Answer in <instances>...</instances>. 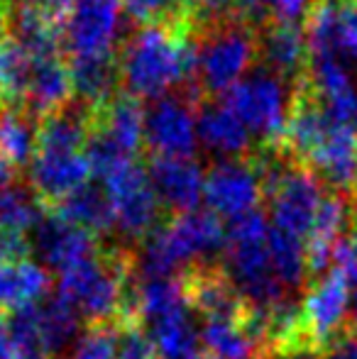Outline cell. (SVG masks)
I'll use <instances>...</instances> for the list:
<instances>
[{
    "label": "cell",
    "mask_w": 357,
    "mask_h": 359,
    "mask_svg": "<svg viewBox=\"0 0 357 359\" xmlns=\"http://www.w3.org/2000/svg\"><path fill=\"white\" fill-rule=\"evenodd\" d=\"M196 39L189 25H144L123 39L118 72L123 93L137 100H159L169 93L194 95ZM198 103V100H196Z\"/></svg>",
    "instance_id": "obj_1"
},
{
    "label": "cell",
    "mask_w": 357,
    "mask_h": 359,
    "mask_svg": "<svg viewBox=\"0 0 357 359\" xmlns=\"http://www.w3.org/2000/svg\"><path fill=\"white\" fill-rule=\"evenodd\" d=\"M191 29L196 39V100L201 103L225 95L257 62V27L240 15L228 13L196 27L191 25Z\"/></svg>",
    "instance_id": "obj_2"
},
{
    "label": "cell",
    "mask_w": 357,
    "mask_h": 359,
    "mask_svg": "<svg viewBox=\"0 0 357 359\" xmlns=\"http://www.w3.org/2000/svg\"><path fill=\"white\" fill-rule=\"evenodd\" d=\"M218 250H225V227L220 217L208 210H191L174 215L144 237L133 269H137L142 279L174 276L186 266L191 269L201 264Z\"/></svg>",
    "instance_id": "obj_3"
},
{
    "label": "cell",
    "mask_w": 357,
    "mask_h": 359,
    "mask_svg": "<svg viewBox=\"0 0 357 359\" xmlns=\"http://www.w3.org/2000/svg\"><path fill=\"white\" fill-rule=\"evenodd\" d=\"M44 8L59 25V47L72 57L118 54L123 44L120 0H49Z\"/></svg>",
    "instance_id": "obj_4"
},
{
    "label": "cell",
    "mask_w": 357,
    "mask_h": 359,
    "mask_svg": "<svg viewBox=\"0 0 357 359\" xmlns=\"http://www.w3.org/2000/svg\"><path fill=\"white\" fill-rule=\"evenodd\" d=\"M299 86L286 83L264 67H255L223 95V103L240 118L260 144H276L289 123Z\"/></svg>",
    "instance_id": "obj_5"
},
{
    "label": "cell",
    "mask_w": 357,
    "mask_h": 359,
    "mask_svg": "<svg viewBox=\"0 0 357 359\" xmlns=\"http://www.w3.org/2000/svg\"><path fill=\"white\" fill-rule=\"evenodd\" d=\"M100 184L113 205L115 232L125 242H142L157 227L162 213L147 169L137 159H128Z\"/></svg>",
    "instance_id": "obj_6"
},
{
    "label": "cell",
    "mask_w": 357,
    "mask_h": 359,
    "mask_svg": "<svg viewBox=\"0 0 357 359\" xmlns=\"http://www.w3.org/2000/svg\"><path fill=\"white\" fill-rule=\"evenodd\" d=\"M264 196L269 201L271 225L309 242L316 213L325 196L323 184L316 179L314 171H309L296 159H289L284 169L276 174V179L267 186Z\"/></svg>",
    "instance_id": "obj_7"
},
{
    "label": "cell",
    "mask_w": 357,
    "mask_h": 359,
    "mask_svg": "<svg viewBox=\"0 0 357 359\" xmlns=\"http://www.w3.org/2000/svg\"><path fill=\"white\" fill-rule=\"evenodd\" d=\"M316 284L301 301V318H304L306 342L316 350L325 352L340 337L350 335V301L353 288L335 269L325 271L314 279Z\"/></svg>",
    "instance_id": "obj_8"
},
{
    "label": "cell",
    "mask_w": 357,
    "mask_h": 359,
    "mask_svg": "<svg viewBox=\"0 0 357 359\" xmlns=\"http://www.w3.org/2000/svg\"><path fill=\"white\" fill-rule=\"evenodd\" d=\"M196 105L198 103L184 90L149 103L144 110V147L152 151V156L194 159L198 149Z\"/></svg>",
    "instance_id": "obj_9"
},
{
    "label": "cell",
    "mask_w": 357,
    "mask_h": 359,
    "mask_svg": "<svg viewBox=\"0 0 357 359\" xmlns=\"http://www.w3.org/2000/svg\"><path fill=\"white\" fill-rule=\"evenodd\" d=\"M264 189L250 159H220L210 166L203 181V201L208 213L233 220L257 210Z\"/></svg>",
    "instance_id": "obj_10"
},
{
    "label": "cell",
    "mask_w": 357,
    "mask_h": 359,
    "mask_svg": "<svg viewBox=\"0 0 357 359\" xmlns=\"http://www.w3.org/2000/svg\"><path fill=\"white\" fill-rule=\"evenodd\" d=\"M32 252L42 259V266L54 269L59 274L69 271L72 266L88 262L103 252L100 240H95L90 232L81 230L74 222L64 220L54 210H44L42 220L32 230Z\"/></svg>",
    "instance_id": "obj_11"
},
{
    "label": "cell",
    "mask_w": 357,
    "mask_h": 359,
    "mask_svg": "<svg viewBox=\"0 0 357 359\" xmlns=\"http://www.w3.org/2000/svg\"><path fill=\"white\" fill-rule=\"evenodd\" d=\"M29 186L44 205H57L76 189L88 184L90 166L83 151L37 149L27 166Z\"/></svg>",
    "instance_id": "obj_12"
},
{
    "label": "cell",
    "mask_w": 357,
    "mask_h": 359,
    "mask_svg": "<svg viewBox=\"0 0 357 359\" xmlns=\"http://www.w3.org/2000/svg\"><path fill=\"white\" fill-rule=\"evenodd\" d=\"M147 176L162 208L174 215H184L198 208L203 201L206 174L196 159H172V156H152Z\"/></svg>",
    "instance_id": "obj_13"
},
{
    "label": "cell",
    "mask_w": 357,
    "mask_h": 359,
    "mask_svg": "<svg viewBox=\"0 0 357 359\" xmlns=\"http://www.w3.org/2000/svg\"><path fill=\"white\" fill-rule=\"evenodd\" d=\"M260 67L269 69L291 86H301L309 69V47L301 25L264 22L257 27Z\"/></svg>",
    "instance_id": "obj_14"
},
{
    "label": "cell",
    "mask_w": 357,
    "mask_h": 359,
    "mask_svg": "<svg viewBox=\"0 0 357 359\" xmlns=\"http://www.w3.org/2000/svg\"><path fill=\"white\" fill-rule=\"evenodd\" d=\"M196 137L206 151L220 159H245L252 154V135L223 100H201L196 105Z\"/></svg>",
    "instance_id": "obj_15"
},
{
    "label": "cell",
    "mask_w": 357,
    "mask_h": 359,
    "mask_svg": "<svg viewBox=\"0 0 357 359\" xmlns=\"http://www.w3.org/2000/svg\"><path fill=\"white\" fill-rule=\"evenodd\" d=\"M8 39L32 59L59 57V25L44 5H8Z\"/></svg>",
    "instance_id": "obj_16"
},
{
    "label": "cell",
    "mask_w": 357,
    "mask_h": 359,
    "mask_svg": "<svg viewBox=\"0 0 357 359\" xmlns=\"http://www.w3.org/2000/svg\"><path fill=\"white\" fill-rule=\"evenodd\" d=\"M74 86L72 74H69V64L59 57L47 59H34L32 76H29L27 93H25L22 108L37 120L47 118V115L57 113L59 108L72 103Z\"/></svg>",
    "instance_id": "obj_17"
},
{
    "label": "cell",
    "mask_w": 357,
    "mask_h": 359,
    "mask_svg": "<svg viewBox=\"0 0 357 359\" xmlns=\"http://www.w3.org/2000/svg\"><path fill=\"white\" fill-rule=\"evenodd\" d=\"M69 74L76 100L88 110H98L120 93L118 54H100V57H72Z\"/></svg>",
    "instance_id": "obj_18"
},
{
    "label": "cell",
    "mask_w": 357,
    "mask_h": 359,
    "mask_svg": "<svg viewBox=\"0 0 357 359\" xmlns=\"http://www.w3.org/2000/svg\"><path fill=\"white\" fill-rule=\"evenodd\" d=\"M93 128L108 135L128 156H135L144 144L142 100L128 93H118L103 108L93 110Z\"/></svg>",
    "instance_id": "obj_19"
},
{
    "label": "cell",
    "mask_w": 357,
    "mask_h": 359,
    "mask_svg": "<svg viewBox=\"0 0 357 359\" xmlns=\"http://www.w3.org/2000/svg\"><path fill=\"white\" fill-rule=\"evenodd\" d=\"M49 274L29 259L0 262V318L47 298Z\"/></svg>",
    "instance_id": "obj_20"
},
{
    "label": "cell",
    "mask_w": 357,
    "mask_h": 359,
    "mask_svg": "<svg viewBox=\"0 0 357 359\" xmlns=\"http://www.w3.org/2000/svg\"><path fill=\"white\" fill-rule=\"evenodd\" d=\"M52 210L57 215H62L64 220L74 222V225H79L81 230L90 232L95 240L108 237L115 232L113 205H110L103 186H95V184L81 186V189H76L72 196L59 201Z\"/></svg>",
    "instance_id": "obj_21"
},
{
    "label": "cell",
    "mask_w": 357,
    "mask_h": 359,
    "mask_svg": "<svg viewBox=\"0 0 357 359\" xmlns=\"http://www.w3.org/2000/svg\"><path fill=\"white\" fill-rule=\"evenodd\" d=\"M37 125L22 105L0 103V161L15 169L29 166L37 151Z\"/></svg>",
    "instance_id": "obj_22"
},
{
    "label": "cell",
    "mask_w": 357,
    "mask_h": 359,
    "mask_svg": "<svg viewBox=\"0 0 357 359\" xmlns=\"http://www.w3.org/2000/svg\"><path fill=\"white\" fill-rule=\"evenodd\" d=\"M79 313L54 293L37 303V347L44 357H57L76 340Z\"/></svg>",
    "instance_id": "obj_23"
},
{
    "label": "cell",
    "mask_w": 357,
    "mask_h": 359,
    "mask_svg": "<svg viewBox=\"0 0 357 359\" xmlns=\"http://www.w3.org/2000/svg\"><path fill=\"white\" fill-rule=\"evenodd\" d=\"M267 250H269V262H271V269H274V276L294 296L311 279L306 242L299 240L296 235H291V232L281 230V227L271 225L267 235Z\"/></svg>",
    "instance_id": "obj_24"
},
{
    "label": "cell",
    "mask_w": 357,
    "mask_h": 359,
    "mask_svg": "<svg viewBox=\"0 0 357 359\" xmlns=\"http://www.w3.org/2000/svg\"><path fill=\"white\" fill-rule=\"evenodd\" d=\"M198 340L215 359H255L260 355V342L248 320H203Z\"/></svg>",
    "instance_id": "obj_25"
},
{
    "label": "cell",
    "mask_w": 357,
    "mask_h": 359,
    "mask_svg": "<svg viewBox=\"0 0 357 359\" xmlns=\"http://www.w3.org/2000/svg\"><path fill=\"white\" fill-rule=\"evenodd\" d=\"M144 332L152 340L154 355H159L162 359H191L194 355H198L196 352L198 330L194 327L191 308L144 327Z\"/></svg>",
    "instance_id": "obj_26"
},
{
    "label": "cell",
    "mask_w": 357,
    "mask_h": 359,
    "mask_svg": "<svg viewBox=\"0 0 357 359\" xmlns=\"http://www.w3.org/2000/svg\"><path fill=\"white\" fill-rule=\"evenodd\" d=\"M42 215L44 203L37 198L32 186L22 184V179L0 189V230L25 235L34 230Z\"/></svg>",
    "instance_id": "obj_27"
},
{
    "label": "cell",
    "mask_w": 357,
    "mask_h": 359,
    "mask_svg": "<svg viewBox=\"0 0 357 359\" xmlns=\"http://www.w3.org/2000/svg\"><path fill=\"white\" fill-rule=\"evenodd\" d=\"M32 67L34 59L22 47H18L10 39L3 44L0 49V103L22 105Z\"/></svg>",
    "instance_id": "obj_28"
},
{
    "label": "cell",
    "mask_w": 357,
    "mask_h": 359,
    "mask_svg": "<svg viewBox=\"0 0 357 359\" xmlns=\"http://www.w3.org/2000/svg\"><path fill=\"white\" fill-rule=\"evenodd\" d=\"M130 20L137 25H189L191 13L186 0H120Z\"/></svg>",
    "instance_id": "obj_29"
},
{
    "label": "cell",
    "mask_w": 357,
    "mask_h": 359,
    "mask_svg": "<svg viewBox=\"0 0 357 359\" xmlns=\"http://www.w3.org/2000/svg\"><path fill=\"white\" fill-rule=\"evenodd\" d=\"M120 323H95L74 342L69 359H118Z\"/></svg>",
    "instance_id": "obj_30"
},
{
    "label": "cell",
    "mask_w": 357,
    "mask_h": 359,
    "mask_svg": "<svg viewBox=\"0 0 357 359\" xmlns=\"http://www.w3.org/2000/svg\"><path fill=\"white\" fill-rule=\"evenodd\" d=\"M333 49L335 59L343 62L348 69L357 64V3L353 0H338Z\"/></svg>",
    "instance_id": "obj_31"
},
{
    "label": "cell",
    "mask_w": 357,
    "mask_h": 359,
    "mask_svg": "<svg viewBox=\"0 0 357 359\" xmlns=\"http://www.w3.org/2000/svg\"><path fill=\"white\" fill-rule=\"evenodd\" d=\"M335 271L343 274L350 288L357 291V235H345L333 247Z\"/></svg>",
    "instance_id": "obj_32"
},
{
    "label": "cell",
    "mask_w": 357,
    "mask_h": 359,
    "mask_svg": "<svg viewBox=\"0 0 357 359\" xmlns=\"http://www.w3.org/2000/svg\"><path fill=\"white\" fill-rule=\"evenodd\" d=\"M314 0H274L267 22H284V25H299L306 20Z\"/></svg>",
    "instance_id": "obj_33"
},
{
    "label": "cell",
    "mask_w": 357,
    "mask_h": 359,
    "mask_svg": "<svg viewBox=\"0 0 357 359\" xmlns=\"http://www.w3.org/2000/svg\"><path fill=\"white\" fill-rule=\"evenodd\" d=\"M191 13V25H203L208 20L223 18L233 8V0H186Z\"/></svg>",
    "instance_id": "obj_34"
},
{
    "label": "cell",
    "mask_w": 357,
    "mask_h": 359,
    "mask_svg": "<svg viewBox=\"0 0 357 359\" xmlns=\"http://www.w3.org/2000/svg\"><path fill=\"white\" fill-rule=\"evenodd\" d=\"M271 5H274V0H233V13L248 20L255 27H260L269 20Z\"/></svg>",
    "instance_id": "obj_35"
},
{
    "label": "cell",
    "mask_w": 357,
    "mask_h": 359,
    "mask_svg": "<svg viewBox=\"0 0 357 359\" xmlns=\"http://www.w3.org/2000/svg\"><path fill=\"white\" fill-rule=\"evenodd\" d=\"M0 359H49L39 350H27V347H18L0 327Z\"/></svg>",
    "instance_id": "obj_36"
},
{
    "label": "cell",
    "mask_w": 357,
    "mask_h": 359,
    "mask_svg": "<svg viewBox=\"0 0 357 359\" xmlns=\"http://www.w3.org/2000/svg\"><path fill=\"white\" fill-rule=\"evenodd\" d=\"M276 359H325V355L321 350H316L314 345L304 342V345H296V347H289V350L279 352Z\"/></svg>",
    "instance_id": "obj_37"
},
{
    "label": "cell",
    "mask_w": 357,
    "mask_h": 359,
    "mask_svg": "<svg viewBox=\"0 0 357 359\" xmlns=\"http://www.w3.org/2000/svg\"><path fill=\"white\" fill-rule=\"evenodd\" d=\"M350 335L357 340V291H355L353 301H350Z\"/></svg>",
    "instance_id": "obj_38"
},
{
    "label": "cell",
    "mask_w": 357,
    "mask_h": 359,
    "mask_svg": "<svg viewBox=\"0 0 357 359\" xmlns=\"http://www.w3.org/2000/svg\"><path fill=\"white\" fill-rule=\"evenodd\" d=\"M15 3H22V5H47L49 0H15Z\"/></svg>",
    "instance_id": "obj_39"
},
{
    "label": "cell",
    "mask_w": 357,
    "mask_h": 359,
    "mask_svg": "<svg viewBox=\"0 0 357 359\" xmlns=\"http://www.w3.org/2000/svg\"><path fill=\"white\" fill-rule=\"evenodd\" d=\"M191 359H215V357H210V355H194Z\"/></svg>",
    "instance_id": "obj_40"
},
{
    "label": "cell",
    "mask_w": 357,
    "mask_h": 359,
    "mask_svg": "<svg viewBox=\"0 0 357 359\" xmlns=\"http://www.w3.org/2000/svg\"><path fill=\"white\" fill-rule=\"evenodd\" d=\"M255 359H274V357H271V355H257Z\"/></svg>",
    "instance_id": "obj_41"
},
{
    "label": "cell",
    "mask_w": 357,
    "mask_h": 359,
    "mask_svg": "<svg viewBox=\"0 0 357 359\" xmlns=\"http://www.w3.org/2000/svg\"><path fill=\"white\" fill-rule=\"evenodd\" d=\"M355 142H357V118H355Z\"/></svg>",
    "instance_id": "obj_42"
},
{
    "label": "cell",
    "mask_w": 357,
    "mask_h": 359,
    "mask_svg": "<svg viewBox=\"0 0 357 359\" xmlns=\"http://www.w3.org/2000/svg\"><path fill=\"white\" fill-rule=\"evenodd\" d=\"M5 5H8V3H5V0H0V8H5Z\"/></svg>",
    "instance_id": "obj_43"
},
{
    "label": "cell",
    "mask_w": 357,
    "mask_h": 359,
    "mask_svg": "<svg viewBox=\"0 0 357 359\" xmlns=\"http://www.w3.org/2000/svg\"><path fill=\"white\" fill-rule=\"evenodd\" d=\"M353 3H357V0H353Z\"/></svg>",
    "instance_id": "obj_44"
}]
</instances>
